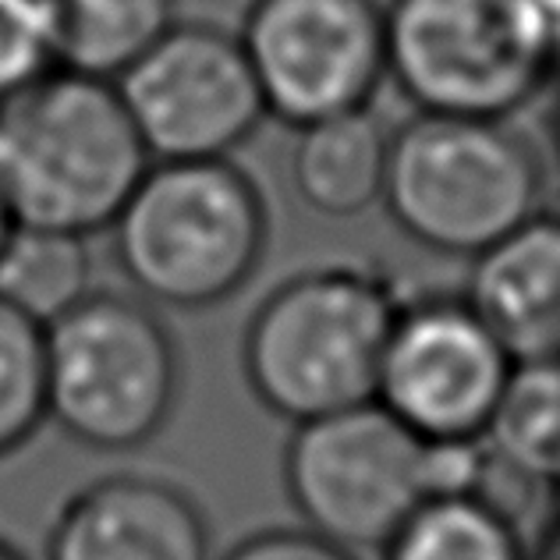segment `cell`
<instances>
[{"mask_svg": "<svg viewBox=\"0 0 560 560\" xmlns=\"http://www.w3.org/2000/svg\"><path fill=\"white\" fill-rule=\"evenodd\" d=\"M150 160L107 79L50 68L0 103V199L19 228L107 231Z\"/></svg>", "mask_w": 560, "mask_h": 560, "instance_id": "cell-1", "label": "cell"}, {"mask_svg": "<svg viewBox=\"0 0 560 560\" xmlns=\"http://www.w3.org/2000/svg\"><path fill=\"white\" fill-rule=\"evenodd\" d=\"M479 444H433L380 401L294 422L284 486L305 528L345 550H383L425 497L476 490Z\"/></svg>", "mask_w": 560, "mask_h": 560, "instance_id": "cell-2", "label": "cell"}, {"mask_svg": "<svg viewBox=\"0 0 560 560\" xmlns=\"http://www.w3.org/2000/svg\"><path fill=\"white\" fill-rule=\"evenodd\" d=\"M125 277L171 308H210L238 294L267 253L259 185L228 156L160 160L110 224Z\"/></svg>", "mask_w": 560, "mask_h": 560, "instance_id": "cell-3", "label": "cell"}, {"mask_svg": "<svg viewBox=\"0 0 560 560\" xmlns=\"http://www.w3.org/2000/svg\"><path fill=\"white\" fill-rule=\"evenodd\" d=\"M397 308L401 302L370 270L327 267L284 280L245 327L248 387L291 422L376 401Z\"/></svg>", "mask_w": 560, "mask_h": 560, "instance_id": "cell-4", "label": "cell"}, {"mask_svg": "<svg viewBox=\"0 0 560 560\" xmlns=\"http://www.w3.org/2000/svg\"><path fill=\"white\" fill-rule=\"evenodd\" d=\"M542 182L539 153L508 121L419 110L390 131L383 206L405 238L476 259L539 213Z\"/></svg>", "mask_w": 560, "mask_h": 560, "instance_id": "cell-5", "label": "cell"}, {"mask_svg": "<svg viewBox=\"0 0 560 560\" xmlns=\"http://www.w3.org/2000/svg\"><path fill=\"white\" fill-rule=\"evenodd\" d=\"M387 79L422 114L508 121L528 107L560 61L536 0H390Z\"/></svg>", "mask_w": 560, "mask_h": 560, "instance_id": "cell-6", "label": "cell"}, {"mask_svg": "<svg viewBox=\"0 0 560 560\" xmlns=\"http://www.w3.org/2000/svg\"><path fill=\"white\" fill-rule=\"evenodd\" d=\"M178 345L145 302L90 291L47 323V419L79 444H150L178 405Z\"/></svg>", "mask_w": 560, "mask_h": 560, "instance_id": "cell-7", "label": "cell"}, {"mask_svg": "<svg viewBox=\"0 0 560 560\" xmlns=\"http://www.w3.org/2000/svg\"><path fill=\"white\" fill-rule=\"evenodd\" d=\"M242 43L267 110L294 128L365 110L387 79L376 0H253Z\"/></svg>", "mask_w": 560, "mask_h": 560, "instance_id": "cell-8", "label": "cell"}, {"mask_svg": "<svg viewBox=\"0 0 560 560\" xmlns=\"http://www.w3.org/2000/svg\"><path fill=\"white\" fill-rule=\"evenodd\" d=\"M114 85L156 160L231 156L270 117L242 36L202 22H174Z\"/></svg>", "mask_w": 560, "mask_h": 560, "instance_id": "cell-9", "label": "cell"}, {"mask_svg": "<svg viewBox=\"0 0 560 560\" xmlns=\"http://www.w3.org/2000/svg\"><path fill=\"white\" fill-rule=\"evenodd\" d=\"M514 359L465 299L401 305L376 401L433 444H482Z\"/></svg>", "mask_w": 560, "mask_h": 560, "instance_id": "cell-10", "label": "cell"}, {"mask_svg": "<svg viewBox=\"0 0 560 560\" xmlns=\"http://www.w3.org/2000/svg\"><path fill=\"white\" fill-rule=\"evenodd\" d=\"M47 560H210V525L182 486L121 471L68 500Z\"/></svg>", "mask_w": 560, "mask_h": 560, "instance_id": "cell-11", "label": "cell"}, {"mask_svg": "<svg viewBox=\"0 0 560 560\" xmlns=\"http://www.w3.org/2000/svg\"><path fill=\"white\" fill-rule=\"evenodd\" d=\"M465 302L514 362L560 355V213H536L471 259Z\"/></svg>", "mask_w": 560, "mask_h": 560, "instance_id": "cell-12", "label": "cell"}, {"mask_svg": "<svg viewBox=\"0 0 560 560\" xmlns=\"http://www.w3.org/2000/svg\"><path fill=\"white\" fill-rule=\"evenodd\" d=\"M299 131L291 182L308 210L348 220L383 202L390 131L370 107L327 117Z\"/></svg>", "mask_w": 560, "mask_h": 560, "instance_id": "cell-13", "label": "cell"}, {"mask_svg": "<svg viewBox=\"0 0 560 560\" xmlns=\"http://www.w3.org/2000/svg\"><path fill=\"white\" fill-rule=\"evenodd\" d=\"M57 68L114 82L174 25V0H47Z\"/></svg>", "mask_w": 560, "mask_h": 560, "instance_id": "cell-14", "label": "cell"}, {"mask_svg": "<svg viewBox=\"0 0 560 560\" xmlns=\"http://www.w3.org/2000/svg\"><path fill=\"white\" fill-rule=\"evenodd\" d=\"M482 444L522 482L560 493V355L514 362Z\"/></svg>", "mask_w": 560, "mask_h": 560, "instance_id": "cell-15", "label": "cell"}, {"mask_svg": "<svg viewBox=\"0 0 560 560\" xmlns=\"http://www.w3.org/2000/svg\"><path fill=\"white\" fill-rule=\"evenodd\" d=\"M383 560H528L514 518L476 490L425 497L387 539Z\"/></svg>", "mask_w": 560, "mask_h": 560, "instance_id": "cell-16", "label": "cell"}, {"mask_svg": "<svg viewBox=\"0 0 560 560\" xmlns=\"http://www.w3.org/2000/svg\"><path fill=\"white\" fill-rule=\"evenodd\" d=\"M90 277L93 259L79 234L14 224L0 253V299L43 327L93 291Z\"/></svg>", "mask_w": 560, "mask_h": 560, "instance_id": "cell-17", "label": "cell"}, {"mask_svg": "<svg viewBox=\"0 0 560 560\" xmlns=\"http://www.w3.org/2000/svg\"><path fill=\"white\" fill-rule=\"evenodd\" d=\"M47 422V327L0 299V458Z\"/></svg>", "mask_w": 560, "mask_h": 560, "instance_id": "cell-18", "label": "cell"}, {"mask_svg": "<svg viewBox=\"0 0 560 560\" xmlns=\"http://www.w3.org/2000/svg\"><path fill=\"white\" fill-rule=\"evenodd\" d=\"M57 68L47 0H0V103Z\"/></svg>", "mask_w": 560, "mask_h": 560, "instance_id": "cell-19", "label": "cell"}, {"mask_svg": "<svg viewBox=\"0 0 560 560\" xmlns=\"http://www.w3.org/2000/svg\"><path fill=\"white\" fill-rule=\"evenodd\" d=\"M224 560H355V553L316 536L313 528H267L238 542Z\"/></svg>", "mask_w": 560, "mask_h": 560, "instance_id": "cell-20", "label": "cell"}, {"mask_svg": "<svg viewBox=\"0 0 560 560\" xmlns=\"http://www.w3.org/2000/svg\"><path fill=\"white\" fill-rule=\"evenodd\" d=\"M528 560H560V511L553 514V522L547 525V533H542L536 557L528 553Z\"/></svg>", "mask_w": 560, "mask_h": 560, "instance_id": "cell-21", "label": "cell"}, {"mask_svg": "<svg viewBox=\"0 0 560 560\" xmlns=\"http://www.w3.org/2000/svg\"><path fill=\"white\" fill-rule=\"evenodd\" d=\"M536 8L542 11V19L550 22L553 36H557V43H560V0H536Z\"/></svg>", "mask_w": 560, "mask_h": 560, "instance_id": "cell-22", "label": "cell"}, {"mask_svg": "<svg viewBox=\"0 0 560 560\" xmlns=\"http://www.w3.org/2000/svg\"><path fill=\"white\" fill-rule=\"evenodd\" d=\"M11 231H14V217H11V210H8V202L0 199V253H4V245H8V238H11Z\"/></svg>", "mask_w": 560, "mask_h": 560, "instance_id": "cell-23", "label": "cell"}, {"mask_svg": "<svg viewBox=\"0 0 560 560\" xmlns=\"http://www.w3.org/2000/svg\"><path fill=\"white\" fill-rule=\"evenodd\" d=\"M0 560H25V557H22L19 550H14L8 539H0Z\"/></svg>", "mask_w": 560, "mask_h": 560, "instance_id": "cell-24", "label": "cell"}]
</instances>
